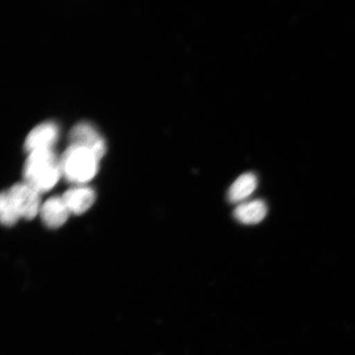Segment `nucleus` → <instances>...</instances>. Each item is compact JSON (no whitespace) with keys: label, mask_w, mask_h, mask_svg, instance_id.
Returning <instances> with one entry per match:
<instances>
[{"label":"nucleus","mask_w":355,"mask_h":355,"mask_svg":"<svg viewBox=\"0 0 355 355\" xmlns=\"http://www.w3.org/2000/svg\"><path fill=\"white\" fill-rule=\"evenodd\" d=\"M25 183L40 193L51 190L62 177L60 157L54 149L34 150L28 154L24 167Z\"/></svg>","instance_id":"obj_1"},{"label":"nucleus","mask_w":355,"mask_h":355,"mask_svg":"<svg viewBox=\"0 0 355 355\" xmlns=\"http://www.w3.org/2000/svg\"><path fill=\"white\" fill-rule=\"evenodd\" d=\"M100 161L85 146L69 144L60 157L62 177L71 184L85 185L96 175Z\"/></svg>","instance_id":"obj_2"},{"label":"nucleus","mask_w":355,"mask_h":355,"mask_svg":"<svg viewBox=\"0 0 355 355\" xmlns=\"http://www.w3.org/2000/svg\"><path fill=\"white\" fill-rule=\"evenodd\" d=\"M7 194L21 218L32 220L40 214L42 205L40 198L41 193L34 189L32 186L25 182L17 184L7 191Z\"/></svg>","instance_id":"obj_3"},{"label":"nucleus","mask_w":355,"mask_h":355,"mask_svg":"<svg viewBox=\"0 0 355 355\" xmlns=\"http://www.w3.org/2000/svg\"><path fill=\"white\" fill-rule=\"evenodd\" d=\"M70 144L85 146L94 153L101 159L107 150L104 137L92 123L79 122L72 128L69 135Z\"/></svg>","instance_id":"obj_4"},{"label":"nucleus","mask_w":355,"mask_h":355,"mask_svg":"<svg viewBox=\"0 0 355 355\" xmlns=\"http://www.w3.org/2000/svg\"><path fill=\"white\" fill-rule=\"evenodd\" d=\"M59 124L54 121H44L30 131L26 137L24 148L26 153L34 150L53 149L60 139Z\"/></svg>","instance_id":"obj_5"},{"label":"nucleus","mask_w":355,"mask_h":355,"mask_svg":"<svg viewBox=\"0 0 355 355\" xmlns=\"http://www.w3.org/2000/svg\"><path fill=\"white\" fill-rule=\"evenodd\" d=\"M63 198L70 214L81 215L90 209L96 200V193L86 185H76L67 190Z\"/></svg>","instance_id":"obj_6"},{"label":"nucleus","mask_w":355,"mask_h":355,"mask_svg":"<svg viewBox=\"0 0 355 355\" xmlns=\"http://www.w3.org/2000/svg\"><path fill=\"white\" fill-rule=\"evenodd\" d=\"M70 212L62 197H53L44 202L40 211L43 223L51 229L61 227L68 220Z\"/></svg>","instance_id":"obj_7"},{"label":"nucleus","mask_w":355,"mask_h":355,"mask_svg":"<svg viewBox=\"0 0 355 355\" xmlns=\"http://www.w3.org/2000/svg\"><path fill=\"white\" fill-rule=\"evenodd\" d=\"M268 214V207L263 200L243 202L235 208V219L244 225L259 224Z\"/></svg>","instance_id":"obj_8"},{"label":"nucleus","mask_w":355,"mask_h":355,"mask_svg":"<svg viewBox=\"0 0 355 355\" xmlns=\"http://www.w3.org/2000/svg\"><path fill=\"white\" fill-rule=\"evenodd\" d=\"M257 186V179L252 173H245L235 180L228 192L230 202L238 203L250 197L254 192Z\"/></svg>","instance_id":"obj_9"},{"label":"nucleus","mask_w":355,"mask_h":355,"mask_svg":"<svg viewBox=\"0 0 355 355\" xmlns=\"http://www.w3.org/2000/svg\"><path fill=\"white\" fill-rule=\"evenodd\" d=\"M0 218L2 224L6 226L15 225L21 219L7 192H3L0 198Z\"/></svg>","instance_id":"obj_10"}]
</instances>
